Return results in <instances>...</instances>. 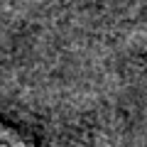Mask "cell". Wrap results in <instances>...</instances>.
I'll return each instance as SVG.
<instances>
[{
    "mask_svg": "<svg viewBox=\"0 0 147 147\" xmlns=\"http://www.w3.org/2000/svg\"><path fill=\"white\" fill-rule=\"evenodd\" d=\"M0 147H30V142L20 132H15L12 127L0 123Z\"/></svg>",
    "mask_w": 147,
    "mask_h": 147,
    "instance_id": "obj_1",
    "label": "cell"
}]
</instances>
